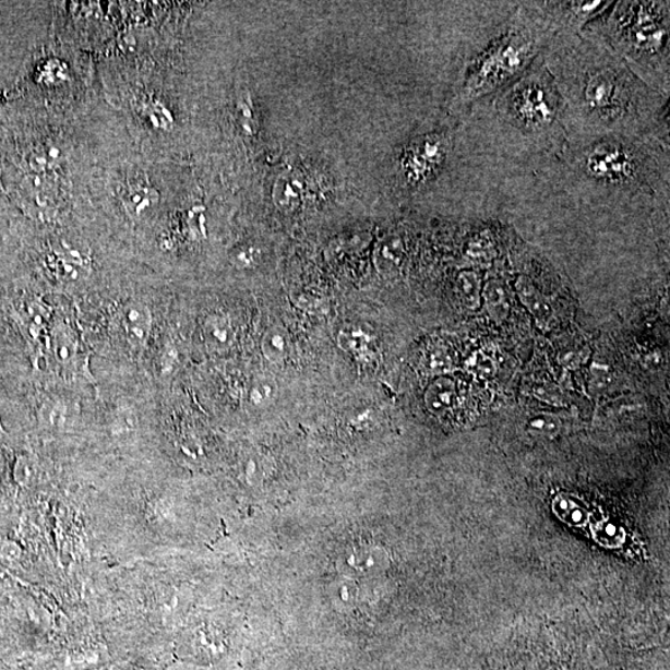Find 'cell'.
Listing matches in <instances>:
<instances>
[{
    "label": "cell",
    "mask_w": 670,
    "mask_h": 670,
    "mask_svg": "<svg viewBox=\"0 0 670 670\" xmlns=\"http://www.w3.org/2000/svg\"><path fill=\"white\" fill-rule=\"evenodd\" d=\"M119 319L127 340L133 347H143L152 332L153 316L149 308L135 301L124 303L119 313Z\"/></svg>",
    "instance_id": "cell-8"
},
{
    "label": "cell",
    "mask_w": 670,
    "mask_h": 670,
    "mask_svg": "<svg viewBox=\"0 0 670 670\" xmlns=\"http://www.w3.org/2000/svg\"><path fill=\"white\" fill-rule=\"evenodd\" d=\"M515 289H517L521 302L534 316L539 327L549 330L552 322L555 321V315L547 297L534 286L530 278L524 276H521L515 283Z\"/></svg>",
    "instance_id": "cell-9"
},
{
    "label": "cell",
    "mask_w": 670,
    "mask_h": 670,
    "mask_svg": "<svg viewBox=\"0 0 670 670\" xmlns=\"http://www.w3.org/2000/svg\"><path fill=\"white\" fill-rule=\"evenodd\" d=\"M143 112L148 117V120L160 129H166L167 124L171 122V117L168 110L157 101H149L144 104Z\"/></svg>",
    "instance_id": "cell-22"
},
{
    "label": "cell",
    "mask_w": 670,
    "mask_h": 670,
    "mask_svg": "<svg viewBox=\"0 0 670 670\" xmlns=\"http://www.w3.org/2000/svg\"><path fill=\"white\" fill-rule=\"evenodd\" d=\"M586 351H570L565 352L564 357L560 358V363L566 368H577L585 363L588 358V355H585Z\"/></svg>",
    "instance_id": "cell-25"
},
{
    "label": "cell",
    "mask_w": 670,
    "mask_h": 670,
    "mask_svg": "<svg viewBox=\"0 0 670 670\" xmlns=\"http://www.w3.org/2000/svg\"><path fill=\"white\" fill-rule=\"evenodd\" d=\"M669 2H618L584 33L599 39L647 86L670 95Z\"/></svg>",
    "instance_id": "cell-3"
},
{
    "label": "cell",
    "mask_w": 670,
    "mask_h": 670,
    "mask_svg": "<svg viewBox=\"0 0 670 670\" xmlns=\"http://www.w3.org/2000/svg\"><path fill=\"white\" fill-rule=\"evenodd\" d=\"M16 315L24 327V333L29 335L33 340H38L44 323L47 321V312H45L41 303L25 301L21 303L20 310H16Z\"/></svg>",
    "instance_id": "cell-16"
},
{
    "label": "cell",
    "mask_w": 670,
    "mask_h": 670,
    "mask_svg": "<svg viewBox=\"0 0 670 670\" xmlns=\"http://www.w3.org/2000/svg\"><path fill=\"white\" fill-rule=\"evenodd\" d=\"M482 302L486 311L495 323H503L511 313V296L509 288L501 279H489L483 287Z\"/></svg>",
    "instance_id": "cell-12"
},
{
    "label": "cell",
    "mask_w": 670,
    "mask_h": 670,
    "mask_svg": "<svg viewBox=\"0 0 670 670\" xmlns=\"http://www.w3.org/2000/svg\"><path fill=\"white\" fill-rule=\"evenodd\" d=\"M614 2H529L530 7L554 34H579L588 24L599 20Z\"/></svg>",
    "instance_id": "cell-6"
},
{
    "label": "cell",
    "mask_w": 670,
    "mask_h": 670,
    "mask_svg": "<svg viewBox=\"0 0 670 670\" xmlns=\"http://www.w3.org/2000/svg\"><path fill=\"white\" fill-rule=\"evenodd\" d=\"M564 103L567 141L654 135L669 143V97L586 33L554 34L541 52Z\"/></svg>",
    "instance_id": "cell-1"
},
{
    "label": "cell",
    "mask_w": 670,
    "mask_h": 670,
    "mask_svg": "<svg viewBox=\"0 0 670 670\" xmlns=\"http://www.w3.org/2000/svg\"><path fill=\"white\" fill-rule=\"evenodd\" d=\"M586 194L656 196L669 202V143L654 135L566 141L559 153Z\"/></svg>",
    "instance_id": "cell-2"
},
{
    "label": "cell",
    "mask_w": 670,
    "mask_h": 670,
    "mask_svg": "<svg viewBox=\"0 0 670 670\" xmlns=\"http://www.w3.org/2000/svg\"><path fill=\"white\" fill-rule=\"evenodd\" d=\"M35 465L28 457H21L16 462L15 478L22 484H28L34 478Z\"/></svg>",
    "instance_id": "cell-23"
},
{
    "label": "cell",
    "mask_w": 670,
    "mask_h": 670,
    "mask_svg": "<svg viewBox=\"0 0 670 670\" xmlns=\"http://www.w3.org/2000/svg\"><path fill=\"white\" fill-rule=\"evenodd\" d=\"M123 203L127 211L141 215L157 203V192L143 183L131 186L124 194Z\"/></svg>",
    "instance_id": "cell-19"
},
{
    "label": "cell",
    "mask_w": 670,
    "mask_h": 670,
    "mask_svg": "<svg viewBox=\"0 0 670 670\" xmlns=\"http://www.w3.org/2000/svg\"><path fill=\"white\" fill-rule=\"evenodd\" d=\"M458 292L462 303L469 311H476L482 304L483 286L481 277L474 271H466L458 278Z\"/></svg>",
    "instance_id": "cell-17"
},
{
    "label": "cell",
    "mask_w": 670,
    "mask_h": 670,
    "mask_svg": "<svg viewBox=\"0 0 670 670\" xmlns=\"http://www.w3.org/2000/svg\"><path fill=\"white\" fill-rule=\"evenodd\" d=\"M534 395L540 398V400H545L550 405H563L564 396L559 392V388L552 387L551 385H538L536 387V392Z\"/></svg>",
    "instance_id": "cell-24"
},
{
    "label": "cell",
    "mask_w": 670,
    "mask_h": 670,
    "mask_svg": "<svg viewBox=\"0 0 670 670\" xmlns=\"http://www.w3.org/2000/svg\"><path fill=\"white\" fill-rule=\"evenodd\" d=\"M262 350L271 363H280L289 352V338L285 330L275 327L267 331L262 340Z\"/></svg>",
    "instance_id": "cell-18"
},
{
    "label": "cell",
    "mask_w": 670,
    "mask_h": 670,
    "mask_svg": "<svg viewBox=\"0 0 670 670\" xmlns=\"http://www.w3.org/2000/svg\"><path fill=\"white\" fill-rule=\"evenodd\" d=\"M203 331L205 343L212 350L222 351L228 349L234 342L232 324L226 315L213 314L207 316Z\"/></svg>",
    "instance_id": "cell-13"
},
{
    "label": "cell",
    "mask_w": 670,
    "mask_h": 670,
    "mask_svg": "<svg viewBox=\"0 0 670 670\" xmlns=\"http://www.w3.org/2000/svg\"><path fill=\"white\" fill-rule=\"evenodd\" d=\"M492 96L494 119L511 141L536 152L563 149L567 141L564 103L541 53Z\"/></svg>",
    "instance_id": "cell-4"
},
{
    "label": "cell",
    "mask_w": 670,
    "mask_h": 670,
    "mask_svg": "<svg viewBox=\"0 0 670 670\" xmlns=\"http://www.w3.org/2000/svg\"><path fill=\"white\" fill-rule=\"evenodd\" d=\"M50 348L57 363L63 369H74L79 363L80 347L76 335L67 325L60 324L52 331Z\"/></svg>",
    "instance_id": "cell-11"
},
{
    "label": "cell",
    "mask_w": 670,
    "mask_h": 670,
    "mask_svg": "<svg viewBox=\"0 0 670 670\" xmlns=\"http://www.w3.org/2000/svg\"><path fill=\"white\" fill-rule=\"evenodd\" d=\"M456 385L450 379H439L427 393V404L433 412H443L451 409L456 402Z\"/></svg>",
    "instance_id": "cell-15"
},
{
    "label": "cell",
    "mask_w": 670,
    "mask_h": 670,
    "mask_svg": "<svg viewBox=\"0 0 670 670\" xmlns=\"http://www.w3.org/2000/svg\"><path fill=\"white\" fill-rule=\"evenodd\" d=\"M528 430L541 438H555L561 430V422L549 414L537 415L528 423Z\"/></svg>",
    "instance_id": "cell-20"
},
{
    "label": "cell",
    "mask_w": 670,
    "mask_h": 670,
    "mask_svg": "<svg viewBox=\"0 0 670 670\" xmlns=\"http://www.w3.org/2000/svg\"><path fill=\"white\" fill-rule=\"evenodd\" d=\"M45 262L50 273L63 283L76 280L86 268L85 258L79 251L67 247L51 251Z\"/></svg>",
    "instance_id": "cell-10"
},
{
    "label": "cell",
    "mask_w": 670,
    "mask_h": 670,
    "mask_svg": "<svg viewBox=\"0 0 670 670\" xmlns=\"http://www.w3.org/2000/svg\"><path fill=\"white\" fill-rule=\"evenodd\" d=\"M411 144L405 152L402 168L406 182L418 187L439 174L448 157L450 140L446 134H431Z\"/></svg>",
    "instance_id": "cell-7"
},
{
    "label": "cell",
    "mask_w": 670,
    "mask_h": 670,
    "mask_svg": "<svg viewBox=\"0 0 670 670\" xmlns=\"http://www.w3.org/2000/svg\"><path fill=\"white\" fill-rule=\"evenodd\" d=\"M276 385L267 379L259 380L250 392L251 402L255 405H266L276 394Z\"/></svg>",
    "instance_id": "cell-21"
},
{
    "label": "cell",
    "mask_w": 670,
    "mask_h": 670,
    "mask_svg": "<svg viewBox=\"0 0 670 670\" xmlns=\"http://www.w3.org/2000/svg\"><path fill=\"white\" fill-rule=\"evenodd\" d=\"M551 36L529 2L522 3L500 38L467 71L455 97L457 110L467 111L519 77L545 51Z\"/></svg>",
    "instance_id": "cell-5"
},
{
    "label": "cell",
    "mask_w": 670,
    "mask_h": 670,
    "mask_svg": "<svg viewBox=\"0 0 670 670\" xmlns=\"http://www.w3.org/2000/svg\"><path fill=\"white\" fill-rule=\"evenodd\" d=\"M40 421L45 428L51 430H65L75 422L77 411L74 404L63 400L45 403L39 412Z\"/></svg>",
    "instance_id": "cell-14"
}]
</instances>
